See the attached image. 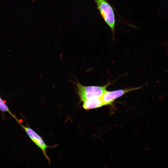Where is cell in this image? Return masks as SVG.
Masks as SVG:
<instances>
[{
	"label": "cell",
	"instance_id": "6da1fadb",
	"mask_svg": "<svg viewBox=\"0 0 168 168\" xmlns=\"http://www.w3.org/2000/svg\"><path fill=\"white\" fill-rule=\"evenodd\" d=\"M110 84V83H108L102 86H87L77 82L76 84L77 92L82 101L89 99L100 97Z\"/></svg>",
	"mask_w": 168,
	"mask_h": 168
},
{
	"label": "cell",
	"instance_id": "7a4b0ae2",
	"mask_svg": "<svg viewBox=\"0 0 168 168\" xmlns=\"http://www.w3.org/2000/svg\"><path fill=\"white\" fill-rule=\"evenodd\" d=\"M94 1L102 17L110 28L114 36L115 19L113 7L106 0H94Z\"/></svg>",
	"mask_w": 168,
	"mask_h": 168
},
{
	"label": "cell",
	"instance_id": "3957f363",
	"mask_svg": "<svg viewBox=\"0 0 168 168\" xmlns=\"http://www.w3.org/2000/svg\"><path fill=\"white\" fill-rule=\"evenodd\" d=\"M142 87H131L111 91L106 90L100 98L104 106L111 105L116 99L131 91L140 89Z\"/></svg>",
	"mask_w": 168,
	"mask_h": 168
},
{
	"label": "cell",
	"instance_id": "277c9868",
	"mask_svg": "<svg viewBox=\"0 0 168 168\" xmlns=\"http://www.w3.org/2000/svg\"><path fill=\"white\" fill-rule=\"evenodd\" d=\"M31 141L42 151L44 156L49 162V159L46 153V150L48 147L42 138L32 128L24 126L20 124Z\"/></svg>",
	"mask_w": 168,
	"mask_h": 168
},
{
	"label": "cell",
	"instance_id": "5b68a950",
	"mask_svg": "<svg viewBox=\"0 0 168 168\" xmlns=\"http://www.w3.org/2000/svg\"><path fill=\"white\" fill-rule=\"evenodd\" d=\"M83 102V107L86 110L97 108L104 106L100 97L89 99Z\"/></svg>",
	"mask_w": 168,
	"mask_h": 168
},
{
	"label": "cell",
	"instance_id": "8992f818",
	"mask_svg": "<svg viewBox=\"0 0 168 168\" xmlns=\"http://www.w3.org/2000/svg\"><path fill=\"white\" fill-rule=\"evenodd\" d=\"M0 110L2 112H7L15 119L16 118L13 114L5 102L0 97Z\"/></svg>",
	"mask_w": 168,
	"mask_h": 168
}]
</instances>
